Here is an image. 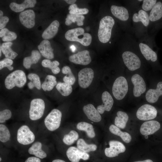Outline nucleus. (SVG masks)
Returning a JSON list of instances; mask_svg holds the SVG:
<instances>
[{"instance_id":"nucleus-33","label":"nucleus","mask_w":162,"mask_h":162,"mask_svg":"<svg viewBox=\"0 0 162 162\" xmlns=\"http://www.w3.org/2000/svg\"><path fill=\"white\" fill-rule=\"evenodd\" d=\"M57 84L56 77L52 75H47L41 86V88L45 91H50Z\"/></svg>"},{"instance_id":"nucleus-23","label":"nucleus","mask_w":162,"mask_h":162,"mask_svg":"<svg viewBox=\"0 0 162 162\" xmlns=\"http://www.w3.org/2000/svg\"><path fill=\"white\" fill-rule=\"evenodd\" d=\"M162 95V82H159L156 89H151L147 92L146 98L147 101L150 103L156 102L159 97Z\"/></svg>"},{"instance_id":"nucleus-43","label":"nucleus","mask_w":162,"mask_h":162,"mask_svg":"<svg viewBox=\"0 0 162 162\" xmlns=\"http://www.w3.org/2000/svg\"><path fill=\"white\" fill-rule=\"evenodd\" d=\"M156 0H143L141 5V8L144 11L149 13L156 4Z\"/></svg>"},{"instance_id":"nucleus-38","label":"nucleus","mask_w":162,"mask_h":162,"mask_svg":"<svg viewBox=\"0 0 162 162\" xmlns=\"http://www.w3.org/2000/svg\"><path fill=\"white\" fill-rule=\"evenodd\" d=\"M62 72L67 74L63 78L64 82L71 85H73L75 82L76 79L70 68L67 66H64L62 69Z\"/></svg>"},{"instance_id":"nucleus-45","label":"nucleus","mask_w":162,"mask_h":162,"mask_svg":"<svg viewBox=\"0 0 162 162\" xmlns=\"http://www.w3.org/2000/svg\"><path fill=\"white\" fill-rule=\"evenodd\" d=\"M12 116L11 111L8 109H5L0 112V123L5 122L6 120L10 119Z\"/></svg>"},{"instance_id":"nucleus-31","label":"nucleus","mask_w":162,"mask_h":162,"mask_svg":"<svg viewBox=\"0 0 162 162\" xmlns=\"http://www.w3.org/2000/svg\"><path fill=\"white\" fill-rule=\"evenodd\" d=\"M117 116L115 119V125L118 128L124 129L128 120L127 114L123 112L118 111L117 112Z\"/></svg>"},{"instance_id":"nucleus-55","label":"nucleus","mask_w":162,"mask_h":162,"mask_svg":"<svg viewBox=\"0 0 162 162\" xmlns=\"http://www.w3.org/2000/svg\"><path fill=\"white\" fill-rule=\"evenodd\" d=\"M2 49H1V46H0V56H1V55H2Z\"/></svg>"},{"instance_id":"nucleus-35","label":"nucleus","mask_w":162,"mask_h":162,"mask_svg":"<svg viewBox=\"0 0 162 162\" xmlns=\"http://www.w3.org/2000/svg\"><path fill=\"white\" fill-rule=\"evenodd\" d=\"M76 145L78 148L87 153L90 152L94 151L97 148V146L96 145L87 144L85 140L82 138L78 140L76 142Z\"/></svg>"},{"instance_id":"nucleus-52","label":"nucleus","mask_w":162,"mask_h":162,"mask_svg":"<svg viewBox=\"0 0 162 162\" xmlns=\"http://www.w3.org/2000/svg\"><path fill=\"white\" fill-rule=\"evenodd\" d=\"M52 162H66L64 160L59 159H57L53 160Z\"/></svg>"},{"instance_id":"nucleus-15","label":"nucleus","mask_w":162,"mask_h":162,"mask_svg":"<svg viewBox=\"0 0 162 162\" xmlns=\"http://www.w3.org/2000/svg\"><path fill=\"white\" fill-rule=\"evenodd\" d=\"M66 154L71 162H79L80 159L86 160L89 157L88 154L74 146L69 147L66 151Z\"/></svg>"},{"instance_id":"nucleus-47","label":"nucleus","mask_w":162,"mask_h":162,"mask_svg":"<svg viewBox=\"0 0 162 162\" xmlns=\"http://www.w3.org/2000/svg\"><path fill=\"white\" fill-rule=\"evenodd\" d=\"M9 21V19L7 16L0 17V29L1 30L5 27L7 23Z\"/></svg>"},{"instance_id":"nucleus-53","label":"nucleus","mask_w":162,"mask_h":162,"mask_svg":"<svg viewBox=\"0 0 162 162\" xmlns=\"http://www.w3.org/2000/svg\"><path fill=\"white\" fill-rule=\"evenodd\" d=\"M74 48H75V46L73 45L72 46H71V49H72V50L73 51L74 50H75V49H74Z\"/></svg>"},{"instance_id":"nucleus-19","label":"nucleus","mask_w":162,"mask_h":162,"mask_svg":"<svg viewBox=\"0 0 162 162\" xmlns=\"http://www.w3.org/2000/svg\"><path fill=\"white\" fill-rule=\"evenodd\" d=\"M160 127V123L157 121H148L145 122L142 124L140 131L141 134L143 135H151L158 130Z\"/></svg>"},{"instance_id":"nucleus-26","label":"nucleus","mask_w":162,"mask_h":162,"mask_svg":"<svg viewBox=\"0 0 162 162\" xmlns=\"http://www.w3.org/2000/svg\"><path fill=\"white\" fill-rule=\"evenodd\" d=\"M37 2L35 0H25L21 4L15 2L10 3L9 7L11 9L16 12H20L23 11L25 9L34 7Z\"/></svg>"},{"instance_id":"nucleus-37","label":"nucleus","mask_w":162,"mask_h":162,"mask_svg":"<svg viewBox=\"0 0 162 162\" xmlns=\"http://www.w3.org/2000/svg\"><path fill=\"white\" fill-rule=\"evenodd\" d=\"M56 88L62 95L64 96L69 95L72 91V86L65 82H58L56 85Z\"/></svg>"},{"instance_id":"nucleus-7","label":"nucleus","mask_w":162,"mask_h":162,"mask_svg":"<svg viewBox=\"0 0 162 162\" xmlns=\"http://www.w3.org/2000/svg\"><path fill=\"white\" fill-rule=\"evenodd\" d=\"M136 44L139 50L146 60L153 62L157 60V54L150 45L149 35L139 40L138 41L136 42Z\"/></svg>"},{"instance_id":"nucleus-11","label":"nucleus","mask_w":162,"mask_h":162,"mask_svg":"<svg viewBox=\"0 0 162 162\" xmlns=\"http://www.w3.org/2000/svg\"><path fill=\"white\" fill-rule=\"evenodd\" d=\"M35 136L34 133L27 125H23L18 129L17 133V140L20 144L26 145L34 142Z\"/></svg>"},{"instance_id":"nucleus-46","label":"nucleus","mask_w":162,"mask_h":162,"mask_svg":"<svg viewBox=\"0 0 162 162\" xmlns=\"http://www.w3.org/2000/svg\"><path fill=\"white\" fill-rule=\"evenodd\" d=\"M13 63V61L10 59L5 58L0 61V70L7 67L10 70H12L14 68L11 66Z\"/></svg>"},{"instance_id":"nucleus-12","label":"nucleus","mask_w":162,"mask_h":162,"mask_svg":"<svg viewBox=\"0 0 162 162\" xmlns=\"http://www.w3.org/2000/svg\"><path fill=\"white\" fill-rule=\"evenodd\" d=\"M157 111L152 105L148 104L143 105L137 110L136 116L139 120L147 121L155 118L157 116Z\"/></svg>"},{"instance_id":"nucleus-50","label":"nucleus","mask_w":162,"mask_h":162,"mask_svg":"<svg viewBox=\"0 0 162 162\" xmlns=\"http://www.w3.org/2000/svg\"><path fill=\"white\" fill-rule=\"evenodd\" d=\"M27 85L28 87L30 89H32L35 87L34 85L31 81L29 82Z\"/></svg>"},{"instance_id":"nucleus-18","label":"nucleus","mask_w":162,"mask_h":162,"mask_svg":"<svg viewBox=\"0 0 162 162\" xmlns=\"http://www.w3.org/2000/svg\"><path fill=\"white\" fill-rule=\"evenodd\" d=\"M19 20L21 24L28 28H33L35 24V14L32 10L23 11L19 15Z\"/></svg>"},{"instance_id":"nucleus-24","label":"nucleus","mask_w":162,"mask_h":162,"mask_svg":"<svg viewBox=\"0 0 162 162\" xmlns=\"http://www.w3.org/2000/svg\"><path fill=\"white\" fill-rule=\"evenodd\" d=\"M59 26V23L57 20L53 21L44 30L42 34L44 39H50L54 37L57 34Z\"/></svg>"},{"instance_id":"nucleus-49","label":"nucleus","mask_w":162,"mask_h":162,"mask_svg":"<svg viewBox=\"0 0 162 162\" xmlns=\"http://www.w3.org/2000/svg\"><path fill=\"white\" fill-rule=\"evenodd\" d=\"M64 1L68 4L71 5L74 4L76 1V0H65Z\"/></svg>"},{"instance_id":"nucleus-29","label":"nucleus","mask_w":162,"mask_h":162,"mask_svg":"<svg viewBox=\"0 0 162 162\" xmlns=\"http://www.w3.org/2000/svg\"><path fill=\"white\" fill-rule=\"evenodd\" d=\"M109 130L112 134L119 136L125 142L128 143L130 142L131 140L130 135L127 132L121 131L119 128L116 125H111L109 127Z\"/></svg>"},{"instance_id":"nucleus-51","label":"nucleus","mask_w":162,"mask_h":162,"mask_svg":"<svg viewBox=\"0 0 162 162\" xmlns=\"http://www.w3.org/2000/svg\"><path fill=\"white\" fill-rule=\"evenodd\" d=\"M134 162H153L152 160L147 159L143 161H136Z\"/></svg>"},{"instance_id":"nucleus-32","label":"nucleus","mask_w":162,"mask_h":162,"mask_svg":"<svg viewBox=\"0 0 162 162\" xmlns=\"http://www.w3.org/2000/svg\"><path fill=\"white\" fill-rule=\"evenodd\" d=\"M12 44L11 42H4L1 46L2 52L6 58L11 59H14L18 56V54L11 48Z\"/></svg>"},{"instance_id":"nucleus-14","label":"nucleus","mask_w":162,"mask_h":162,"mask_svg":"<svg viewBox=\"0 0 162 162\" xmlns=\"http://www.w3.org/2000/svg\"><path fill=\"white\" fill-rule=\"evenodd\" d=\"M110 147L104 150L105 155L109 158H113L118 156L119 154L124 152L126 148L121 142L116 140H111L109 142Z\"/></svg>"},{"instance_id":"nucleus-44","label":"nucleus","mask_w":162,"mask_h":162,"mask_svg":"<svg viewBox=\"0 0 162 162\" xmlns=\"http://www.w3.org/2000/svg\"><path fill=\"white\" fill-rule=\"evenodd\" d=\"M28 78L37 89L38 90L41 89V85L40 77L38 75L34 73H30L28 75Z\"/></svg>"},{"instance_id":"nucleus-42","label":"nucleus","mask_w":162,"mask_h":162,"mask_svg":"<svg viewBox=\"0 0 162 162\" xmlns=\"http://www.w3.org/2000/svg\"><path fill=\"white\" fill-rule=\"evenodd\" d=\"M70 14L82 15L88 14V10L87 8H79L76 4H74L70 5L68 8Z\"/></svg>"},{"instance_id":"nucleus-4","label":"nucleus","mask_w":162,"mask_h":162,"mask_svg":"<svg viewBox=\"0 0 162 162\" xmlns=\"http://www.w3.org/2000/svg\"><path fill=\"white\" fill-rule=\"evenodd\" d=\"M115 24L114 19L111 16L106 15L100 20L98 32L99 41L102 43L109 42L112 35V29Z\"/></svg>"},{"instance_id":"nucleus-5","label":"nucleus","mask_w":162,"mask_h":162,"mask_svg":"<svg viewBox=\"0 0 162 162\" xmlns=\"http://www.w3.org/2000/svg\"><path fill=\"white\" fill-rule=\"evenodd\" d=\"M84 32L83 28H76L68 30L65 37L68 40L78 42L83 46H88L91 43L92 37L89 33Z\"/></svg>"},{"instance_id":"nucleus-22","label":"nucleus","mask_w":162,"mask_h":162,"mask_svg":"<svg viewBox=\"0 0 162 162\" xmlns=\"http://www.w3.org/2000/svg\"><path fill=\"white\" fill-rule=\"evenodd\" d=\"M38 47L40 53L44 57L48 59L54 58L53 49L52 48L50 42L47 40H43Z\"/></svg>"},{"instance_id":"nucleus-40","label":"nucleus","mask_w":162,"mask_h":162,"mask_svg":"<svg viewBox=\"0 0 162 162\" xmlns=\"http://www.w3.org/2000/svg\"><path fill=\"white\" fill-rule=\"evenodd\" d=\"M79 134L75 130H72L69 133L64 135L63 139V142L67 145H71L79 138Z\"/></svg>"},{"instance_id":"nucleus-20","label":"nucleus","mask_w":162,"mask_h":162,"mask_svg":"<svg viewBox=\"0 0 162 162\" xmlns=\"http://www.w3.org/2000/svg\"><path fill=\"white\" fill-rule=\"evenodd\" d=\"M102 100L103 104L99 105L97 109L100 114H103L105 111H110L113 104V100L109 92H104L102 95Z\"/></svg>"},{"instance_id":"nucleus-34","label":"nucleus","mask_w":162,"mask_h":162,"mask_svg":"<svg viewBox=\"0 0 162 162\" xmlns=\"http://www.w3.org/2000/svg\"><path fill=\"white\" fill-rule=\"evenodd\" d=\"M85 16L82 15L68 14L65 19V24L67 26L70 25L72 23L76 22L78 26H82L84 24L83 20Z\"/></svg>"},{"instance_id":"nucleus-28","label":"nucleus","mask_w":162,"mask_h":162,"mask_svg":"<svg viewBox=\"0 0 162 162\" xmlns=\"http://www.w3.org/2000/svg\"><path fill=\"white\" fill-rule=\"evenodd\" d=\"M42 144L39 141L34 142L28 149V153L34 155L37 157L43 159L47 156L46 153L42 149Z\"/></svg>"},{"instance_id":"nucleus-3","label":"nucleus","mask_w":162,"mask_h":162,"mask_svg":"<svg viewBox=\"0 0 162 162\" xmlns=\"http://www.w3.org/2000/svg\"><path fill=\"white\" fill-rule=\"evenodd\" d=\"M111 14L120 22L121 26L126 32L132 33L131 10L127 6L112 5Z\"/></svg>"},{"instance_id":"nucleus-30","label":"nucleus","mask_w":162,"mask_h":162,"mask_svg":"<svg viewBox=\"0 0 162 162\" xmlns=\"http://www.w3.org/2000/svg\"><path fill=\"white\" fill-rule=\"evenodd\" d=\"M77 129L80 130L85 131L87 136L92 138L95 136V133L93 126L88 123L82 122L78 123L76 125Z\"/></svg>"},{"instance_id":"nucleus-6","label":"nucleus","mask_w":162,"mask_h":162,"mask_svg":"<svg viewBox=\"0 0 162 162\" xmlns=\"http://www.w3.org/2000/svg\"><path fill=\"white\" fill-rule=\"evenodd\" d=\"M26 82V78L24 72L21 70H16L7 76L4 81L5 87L11 89L15 86L22 87Z\"/></svg>"},{"instance_id":"nucleus-16","label":"nucleus","mask_w":162,"mask_h":162,"mask_svg":"<svg viewBox=\"0 0 162 162\" xmlns=\"http://www.w3.org/2000/svg\"><path fill=\"white\" fill-rule=\"evenodd\" d=\"M69 59L75 64L84 65L89 64L91 61L89 52L87 50L79 51L70 56Z\"/></svg>"},{"instance_id":"nucleus-21","label":"nucleus","mask_w":162,"mask_h":162,"mask_svg":"<svg viewBox=\"0 0 162 162\" xmlns=\"http://www.w3.org/2000/svg\"><path fill=\"white\" fill-rule=\"evenodd\" d=\"M83 110L88 118L94 122H98L101 120L100 114L94 105L89 104L83 106Z\"/></svg>"},{"instance_id":"nucleus-56","label":"nucleus","mask_w":162,"mask_h":162,"mask_svg":"<svg viewBox=\"0 0 162 162\" xmlns=\"http://www.w3.org/2000/svg\"><path fill=\"white\" fill-rule=\"evenodd\" d=\"M144 137L146 139H148V135H145V136H144Z\"/></svg>"},{"instance_id":"nucleus-25","label":"nucleus","mask_w":162,"mask_h":162,"mask_svg":"<svg viewBox=\"0 0 162 162\" xmlns=\"http://www.w3.org/2000/svg\"><path fill=\"white\" fill-rule=\"evenodd\" d=\"M150 23L154 22L162 18V2H157L151 11L148 13Z\"/></svg>"},{"instance_id":"nucleus-39","label":"nucleus","mask_w":162,"mask_h":162,"mask_svg":"<svg viewBox=\"0 0 162 162\" xmlns=\"http://www.w3.org/2000/svg\"><path fill=\"white\" fill-rule=\"evenodd\" d=\"M0 37L4 42H10L16 39L17 37L16 34L9 31L6 28L0 30Z\"/></svg>"},{"instance_id":"nucleus-36","label":"nucleus","mask_w":162,"mask_h":162,"mask_svg":"<svg viewBox=\"0 0 162 162\" xmlns=\"http://www.w3.org/2000/svg\"><path fill=\"white\" fill-rule=\"evenodd\" d=\"M41 64L44 68H49L54 74H58L60 72V69L58 67L59 63L57 61L51 62L49 59H44L42 61Z\"/></svg>"},{"instance_id":"nucleus-48","label":"nucleus","mask_w":162,"mask_h":162,"mask_svg":"<svg viewBox=\"0 0 162 162\" xmlns=\"http://www.w3.org/2000/svg\"><path fill=\"white\" fill-rule=\"evenodd\" d=\"M25 162H41V160L38 158L31 157L28 158Z\"/></svg>"},{"instance_id":"nucleus-10","label":"nucleus","mask_w":162,"mask_h":162,"mask_svg":"<svg viewBox=\"0 0 162 162\" xmlns=\"http://www.w3.org/2000/svg\"><path fill=\"white\" fill-rule=\"evenodd\" d=\"M128 90V86L126 79L120 76L116 79L112 87L113 96L117 100L123 99L126 94Z\"/></svg>"},{"instance_id":"nucleus-2","label":"nucleus","mask_w":162,"mask_h":162,"mask_svg":"<svg viewBox=\"0 0 162 162\" xmlns=\"http://www.w3.org/2000/svg\"><path fill=\"white\" fill-rule=\"evenodd\" d=\"M134 39L130 36L124 39L123 47L124 51L122 54L124 63L130 71H134L140 68L141 66V61L138 56L132 50Z\"/></svg>"},{"instance_id":"nucleus-9","label":"nucleus","mask_w":162,"mask_h":162,"mask_svg":"<svg viewBox=\"0 0 162 162\" xmlns=\"http://www.w3.org/2000/svg\"><path fill=\"white\" fill-rule=\"evenodd\" d=\"M45 109L44 100L40 98H35L31 102L29 111V117L32 121L40 118L43 116Z\"/></svg>"},{"instance_id":"nucleus-13","label":"nucleus","mask_w":162,"mask_h":162,"mask_svg":"<svg viewBox=\"0 0 162 162\" xmlns=\"http://www.w3.org/2000/svg\"><path fill=\"white\" fill-rule=\"evenodd\" d=\"M94 75V71L90 68H85L80 70L78 74L80 86L83 88L88 87L92 81Z\"/></svg>"},{"instance_id":"nucleus-1","label":"nucleus","mask_w":162,"mask_h":162,"mask_svg":"<svg viewBox=\"0 0 162 162\" xmlns=\"http://www.w3.org/2000/svg\"><path fill=\"white\" fill-rule=\"evenodd\" d=\"M131 11L132 33L139 40L148 36L150 23L148 13L142 10L141 5Z\"/></svg>"},{"instance_id":"nucleus-57","label":"nucleus","mask_w":162,"mask_h":162,"mask_svg":"<svg viewBox=\"0 0 162 162\" xmlns=\"http://www.w3.org/2000/svg\"><path fill=\"white\" fill-rule=\"evenodd\" d=\"M1 160H2V158H1L0 157V161H1Z\"/></svg>"},{"instance_id":"nucleus-8","label":"nucleus","mask_w":162,"mask_h":162,"mask_svg":"<svg viewBox=\"0 0 162 162\" xmlns=\"http://www.w3.org/2000/svg\"><path fill=\"white\" fill-rule=\"evenodd\" d=\"M62 117V113L59 110H52L45 118L44 123L47 129L51 131H54L60 127Z\"/></svg>"},{"instance_id":"nucleus-17","label":"nucleus","mask_w":162,"mask_h":162,"mask_svg":"<svg viewBox=\"0 0 162 162\" xmlns=\"http://www.w3.org/2000/svg\"><path fill=\"white\" fill-rule=\"evenodd\" d=\"M131 80L134 86L133 94L135 97H139L146 90L145 82L143 78L138 74L133 75Z\"/></svg>"},{"instance_id":"nucleus-54","label":"nucleus","mask_w":162,"mask_h":162,"mask_svg":"<svg viewBox=\"0 0 162 162\" xmlns=\"http://www.w3.org/2000/svg\"><path fill=\"white\" fill-rule=\"evenodd\" d=\"M3 12L2 10H0V17L3 16Z\"/></svg>"},{"instance_id":"nucleus-41","label":"nucleus","mask_w":162,"mask_h":162,"mask_svg":"<svg viewBox=\"0 0 162 162\" xmlns=\"http://www.w3.org/2000/svg\"><path fill=\"white\" fill-rule=\"evenodd\" d=\"M10 137V132L5 125L0 124V141L1 142L4 143L9 140Z\"/></svg>"},{"instance_id":"nucleus-27","label":"nucleus","mask_w":162,"mask_h":162,"mask_svg":"<svg viewBox=\"0 0 162 162\" xmlns=\"http://www.w3.org/2000/svg\"><path fill=\"white\" fill-rule=\"evenodd\" d=\"M41 58L40 52L36 50L32 51L30 56L25 57L23 59V64L27 69L30 68L31 65L37 63Z\"/></svg>"}]
</instances>
